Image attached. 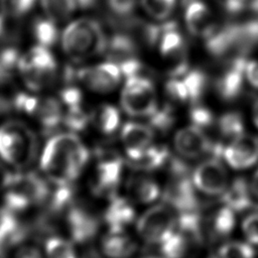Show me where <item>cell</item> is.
<instances>
[{
    "instance_id": "obj_1",
    "label": "cell",
    "mask_w": 258,
    "mask_h": 258,
    "mask_svg": "<svg viewBox=\"0 0 258 258\" xmlns=\"http://www.w3.org/2000/svg\"><path fill=\"white\" fill-rule=\"evenodd\" d=\"M89 157V150L76 134L60 133L44 145L40 167L55 184H69L82 172Z\"/></svg>"
},
{
    "instance_id": "obj_2",
    "label": "cell",
    "mask_w": 258,
    "mask_h": 258,
    "mask_svg": "<svg viewBox=\"0 0 258 258\" xmlns=\"http://www.w3.org/2000/svg\"><path fill=\"white\" fill-rule=\"evenodd\" d=\"M108 39L101 24L83 17L70 22L60 35L64 54L75 62H81L104 53Z\"/></svg>"
},
{
    "instance_id": "obj_3",
    "label": "cell",
    "mask_w": 258,
    "mask_h": 258,
    "mask_svg": "<svg viewBox=\"0 0 258 258\" xmlns=\"http://www.w3.org/2000/svg\"><path fill=\"white\" fill-rule=\"evenodd\" d=\"M37 141L32 130L19 121L0 125V157L15 167H24L34 158Z\"/></svg>"
},
{
    "instance_id": "obj_4",
    "label": "cell",
    "mask_w": 258,
    "mask_h": 258,
    "mask_svg": "<svg viewBox=\"0 0 258 258\" xmlns=\"http://www.w3.org/2000/svg\"><path fill=\"white\" fill-rule=\"evenodd\" d=\"M6 209L11 212L22 211L46 200L49 189L46 182L32 172L14 174L5 189Z\"/></svg>"
},
{
    "instance_id": "obj_5",
    "label": "cell",
    "mask_w": 258,
    "mask_h": 258,
    "mask_svg": "<svg viewBox=\"0 0 258 258\" xmlns=\"http://www.w3.org/2000/svg\"><path fill=\"white\" fill-rule=\"evenodd\" d=\"M121 106L130 116H151L157 109L152 81L149 78H127L121 94Z\"/></svg>"
},
{
    "instance_id": "obj_6",
    "label": "cell",
    "mask_w": 258,
    "mask_h": 258,
    "mask_svg": "<svg viewBox=\"0 0 258 258\" xmlns=\"http://www.w3.org/2000/svg\"><path fill=\"white\" fill-rule=\"evenodd\" d=\"M14 105L17 110L34 118L46 130L53 129L62 121L61 106L54 98L20 93L14 98Z\"/></svg>"
},
{
    "instance_id": "obj_7",
    "label": "cell",
    "mask_w": 258,
    "mask_h": 258,
    "mask_svg": "<svg viewBox=\"0 0 258 258\" xmlns=\"http://www.w3.org/2000/svg\"><path fill=\"white\" fill-rule=\"evenodd\" d=\"M176 218L172 210L164 205H157L147 210L137 222L138 234L149 243L160 244L173 233Z\"/></svg>"
},
{
    "instance_id": "obj_8",
    "label": "cell",
    "mask_w": 258,
    "mask_h": 258,
    "mask_svg": "<svg viewBox=\"0 0 258 258\" xmlns=\"http://www.w3.org/2000/svg\"><path fill=\"white\" fill-rule=\"evenodd\" d=\"M76 78L93 92L109 93L118 86L121 71L116 63L108 61L83 68L77 72Z\"/></svg>"
},
{
    "instance_id": "obj_9",
    "label": "cell",
    "mask_w": 258,
    "mask_h": 258,
    "mask_svg": "<svg viewBox=\"0 0 258 258\" xmlns=\"http://www.w3.org/2000/svg\"><path fill=\"white\" fill-rule=\"evenodd\" d=\"M192 182L197 188L205 194L220 195L228 187L227 171L218 159H209L196 168Z\"/></svg>"
},
{
    "instance_id": "obj_10",
    "label": "cell",
    "mask_w": 258,
    "mask_h": 258,
    "mask_svg": "<svg viewBox=\"0 0 258 258\" xmlns=\"http://www.w3.org/2000/svg\"><path fill=\"white\" fill-rule=\"evenodd\" d=\"M246 56H235L228 60L216 81V89L222 99L232 101L242 92L244 73L246 70Z\"/></svg>"
},
{
    "instance_id": "obj_11",
    "label": "cell",
    "mask_w": 258,
    "mask_h": 258,
    "mask_svg": "<svg viewBox=\"0 0 258 258\" xmlns=\"http://www.w3.org/2000/svg\"><path fill=\"white\" fill-rule=\"evenodd\" d=\"M223 155L228 164L236 169H244L258 161V137L242 134L224 148Z\"/></svg>"
},
{
    "instance_id": "obj_12",
    "label": "cell",
    "mask_w": 258,
    "mask_h": 258,
    "mask_svg": "<svg viewBox=\"0 0 258 258\" xmlns=\"http://www.w3.org/2000/svg\"><path fill=\"white\" fill-rule=\"evenodd\" d=\"M123 168L120 155L112 150L99 153L96 166V186L98 191H112L118 185Z\"/></svg>"
},
{
    "instance_id": "obj_13",
    "label": "cell",
    "mask_w": 258,
    "mask_h": 258,
    "mask_svg": "<svg viewBox=\"0 0 258 258\" xmlns=\"http://www.w3.org/2000/svg\"><path fill=\"white\" fill-rule=\"evenodd\" d=\"M183 5L185 23L191 34L206 39L217 29L210 9L202 0H183Z\"/></svg>"
},
{
    "instance_id": "obj_14",
    "label": "cell",
    "mask_w": 258,
    "mask_h": 258,
    "mask_svg": "<svg viewBox=\"0 0 258 258\" xmlns=\"http://www.w3.org/2000/svg\"><path fill=\"white\" fill-rule=\"evenodd\" d=\"M174 146L179 154L187 158H195L206 153H213L214 144L196 126L183 128L174 136Z\"/></svg>"
},
{
    "instance_id": "obj_15",
    "label": "cell",
    "mask_w": 258,
    "mask_h": 258,
    "mask_svg": "<svg viewBox=\"0 0 258 258\" xmlns=\"http://www.w3.org/2000/svg\"><path fill=\"white\" fill-rule=\"evenodd\" d=\"M152 139L153 131L151 127L140 123L128 122L124 125L121 131V140L128 159L137 157L148 146H150Z\"/></svg>"
},
{
    "instance_id": "obj_16",
    "label": "cell",
    "mask_w": 258,
    "mask_h": 258,
    "mask_svg": "<svg viewBox=\"0 0 258 258\" xmlns=\"http://www.w3.org/2000/svg\"><path fill=\"white\" fill-rule=\"evenodd\" d=\"M56 70L57 64L55 58L53 54L48 50V47L37 44L20 57L19 73H56Z\"/></svg>"
},
{
    "instance_id": "obj_17",
    "label": "cell",
    "mask_w": 258,
    "mask_h": 258,
    "mask_svg": "<svg viewBox=\"0 0 258 258\" xmlns=\"http://www.w3.org/2000/svg\"><path fill=\"white\" fill-rule=\"evenodd\" d=\"M135 212L131 204L122 198H114L105 214L110 232H123L134 219Z\"/></svg>"
},
{
    "instance_id": "obj_18",
    "label": "cell",
    "mask_w": 258,
    "mask_h": 258,
    "mask_svg": "<svg viewBox=\"0 0 258 258\" xmlns=\"http://www.w3.org/2000/svg\"><path fill=\"white\" fill-rule=\"evenodd\" d=\"M105 53L109 61L119 66L136 57L137 45L131 36L118 33L108 40Z\"/></svg>"
},
{
    "instance_id": "obj_19",
    "label": "cell",
    "mask_w": 258,
    "mask_h": 258,
    "mask_svg": "<svg viewBox=\"0 0 258 258\" xmlns=\"http://www.w3.org/2000/svg\"><path fill=\"white\" fill-rule=\"evenodd\" d=\"M68 223L73 238L78 241L88 240L94 235L97 229L96 220L80 208H73L70 211Z\"/></svg>"
},
{
    "instance_id": "obj_20",
    "label": "cell",
    "mask_w": 258,
    "mask_h": 258,
    "mask_svg": "<svg viewBox=\"0 0 258 258\" xmlns=\"http://www.w3.org/2000/svg\"><path fill=\"white\" fill-rule=\"evenodd\" d=\"M102 250L109 258H127L135 251V244L123 232H109L102 241Z\"/></svg>"
},
{
    "instance_id": "obj_21",
    "label": "cell",
    "mask_w": 258,
    "mask_h": 258,
    "mask_svg": "<svg viewBox=\"0 0 258 258\" xmlns=\"http://www.w3.org/2000/svg\"><path fill=\"white\" fill-rule=\"evenodd\" d=\"M168 150L164 146H148L143 152L133 159H128L131 167L138 170H153L167 160Z\"/></svg>"
},
{
    "instance_id": "obj_22",
    "label": "cell",
    "mask_w": 258,
    "mask_h": 258,
    "mask_svg": "<svg viewBox=\"0 0 258 258\" xmlns=\"http://www.w3.org/2000/svg\"><path fill=\"white\" fill-rule=\"evenodd\" d=\"M225 206L233 211H243L252 205L249 187L243 178H237L223 192Z\"/></svg>"
},
{
    "instance_id": "obj_23",
    "label": "cell",
    "mask_w": 258,
    "mask_h": 258,
    "mask_svg": "<svg viewBox=\"0 0 258 258\" xmlns=\"http://www.w3.org/2000/svg\"><path fill=\"white\" fill-rule=\"evenodd\" d=\"M91 121L102 133L112 134L119 126L120 114L114 106L103 104L94 110Z\"/></svg>"
},
{
    "instance_id": "obj_24",
    "label": "cell",
    "mask_w": 258,
    "mask_h": 258,
    "mask_svg": "<svg viewBox=\"0 0 258 258\" xmlns=\"http://www.w3.org/2000/svg\"><path fill=\"white\" fill-rule=\"evenodd\" d=\"M128 190L131 197L140 203H151L159 196L158 184L149 177L136 176L128 182Z\"/></svg>"
},
{
    "instance_id": "obj_25",
    "label": "cell",
    "mask_w": 258,
    "mask_h": 258,
    "mask_svg": "<svg viewBox=\"0 0 258 258\" xmlns=\"http://www.w3.org/2000/svg\"><path fill=\"white\" fill-rule=\"evenodd\" d=\"M42 11L55 23L68 20L79 6L77 0H39Z\"/></svg>"
},
{
    "instance_id": "obj_26",
    "label": "cell",
    "mask_w": 258,
    "mask_h": 258,
    "mask_svg": "<svg viewBox=\"0 0 258 258\" xmlns=\"http://www.w3.org/2000/svg\"><path fill=\"white\" fill-rule=\"evenodd\" d=\"M32 33L38 44L45 47L53 45L58 38L56 23L47 17L38 18L33 22Z\"/></svg>"
},
{
    "instance_id": "obj_27",
    "label": "cell",
    "mask_w": 258,
    "mask_h": 258,
    "mask_svg": "<svg viewBox=\"0 0 258 258\" xmlns=\"http://www.w3.org/2000/svg\"><path fill=\"white\" fill-rule=\"evenodd\" d=\"M182 81L187 90L188 101L197 103L205 93L208 83L207 76L201 70H191L186 72Z\"/></svg>"
},
{
    "instance_id": "obj_28",
    "label": "cell",
    "mask_w": 258,
    "mask_h": 258,
    "mask_svg": "<svg viewBox=\"0 0 258 258\" xmlns=\"http://www.w3.org/2000/svg\"><path fill=\"white\" fill-rule=\"evenodd\" d=\"M45 258H78L77 252L68 240L60 237H50L44 245Z\"/></svg>"
},
{
    "instance_id": "obj_29",
    "label": "cell",
    "mask_w": 258,
    "mask_h": 258,
    "mask_svg": "<svg viewBox=\"0 0 258 258\" xmlns=\"http://www.w3.org/2000/svg\"><path fill=\"white\" fill-rule=\"evenodd\" d=\"M21 55L13 47L4 48L0 51V82L9 81L16 72H19Z\"/></svg>"
},
{
    "instance_id": "obj_30",
    "label": "cell",
    "mask_w": 258,
    "mask_h": 258,
    "mask_svg": "<svg viewBox=\"0 0 258 258\" xmlns=\"http://www.w3.org/2000/svg\"><path fill=\"white\" fill-rule=\"evenodd\" d=\"M220 133L228 138H237L243 134L244 123L242 116L237 112L224 114L219 120Z\"/></svg>"
},
{
    "instance_id": "obj_31",
    "label": "cell",
    "mask_w": 258,
    "mask_h": 258,
    "mask_svg": "<svg viewBox=\"0 0 258 258\" xmlns=\"http://www.w3.org/2000/svg\"><path fill=\"white\" fill-rule=\"evenodd\" d=\"M186 249V240L181 233H172L160 243L164 258H181Z\"/></svg>"
},
{
    "instance_id": "obj_32",
    "label": "cell",
    "mask_w": 258,
    "mask_h": 258,
    "mask_svg": "<svg viewBox=\"0 0 258 258\" xmlns=\"http://www.w3.org/2000/svg\"><path fill=\"white\" fill-rule=\"evenodd\" d=\"M35 2L36 0H0V12L10 18L18 19L27 14Z\"/></svg>"
},
{
    "instance_id": "obj_33",
    "label": "cell",
    "mask_w": 258,
    "mask_h": 258,
    "mask_svg": "<svg viewBox=\"0 0 258 258\" xmlns=\"http://www.w3.org/2000/svg\"><path fill=\"white\" fill-rule=\"evenodd\" d=\"M62 121L71 130L81 131L86 128L91 121V115L83 109V106L68 108L67 113L62 117Z\"/></svg>"
},
{
    "instance_id": "obj_34",
    "label": "cell",
    "mask_w": 258,
    "mask_h": 258,
    "mask_svg": "<svg viewBox=\"0 0 258 258\" xmlns=\"http://www.w3.org/2000/svg\"><path fill=\"white\" fill-rule=\"evenodd\" d=\"M234 212L231 208L225 206L217 213L214 219V230L218 235L227 236L233 231L236 223Z\"/></svg>"
},
{
    "instance_id": "obj_35",
    "label": "cell",
    "mask_w": 258,
    "mask_h": 258,
    "mask_svg": "<svg viewBox=\"0 0 258 258\" xmlns=\"http://www.w3.org/2000/svg\"><path fill=\"white\" fill-rule=\"evenodd\" d=\"M174 119L172 108L169 105H164L160 109H156V111L150 116L149 122L151 127L161 132H165L171 128L174 123Z\"/></svg>"
},
{
    "instance_id": "obj_36",
    "label": "cell",
    "mask_w": 258,
    "mask_h": 258,
    "mask_svg": "<svg viewBox=\"0 0 258 258\" xmlns=\"http://www.w3.org/2000/svg\"><path fill=\"white\" fill-rule=\"evenodd\" d=\"M141 4L151 17L158 20L168 17L174 7V3L168 0H141Z\"/></svg>"
},
{
    "instance_id": "obj_37",
    "label": "cell",
    "mask_w": 258,
    "mask_h": 258,
    "mask_svg": "<svg viewBox=\"0 0 258 258\" xmlns=\"http://www.w3.org/2000/svg\"><path fill=\"white\" fill-rule=\"evenodd\" d=\"M220 258H254V251L248 244L230 242L223 245L219 251Z\"/></svg>"
},
{
    "instance_id": "obj_38",
    "label": "cell",
    "mask_w": 258,
    "mask_h": 258,
    "mask_svg": "<svg viewBox=\"0 0 258 258\" xmlns=\"http://www.w3.org/2000/svg\"><path fill=\"white\" fill-rule=\"evenodd\" d=\"M189 118L194 126L200 129L210 127L214 123V115L212 111L202 106L194 107L189 112Z\"/></svg>"
},
{
    "instance_id": "obj_39",
    "label": "cell",
    "mask_w": 258,
    "mask_h": 258,
    "mask_svg": "<svg viewBox=\"0 0 258 258\" xmlns=\"http://www.w3.org/2000/svg\"><path fill=\"white\" fill-rule=\"evenodd\" d=\"M165 90L167 95L174 101H188V94L183 81H180L176 78H171L166 82Z\"/></svg>"
},
{
    "instance_id": "obj_40",
    "label": "cell",
    "mask_w": 258,
    "mask_h": 258,
    "mask_svg": "<svg viewBox=\"0 0 258 258\" xmlns=\"http://www.w3.org/2000/svg\"><path fill=\"white\" fill-rule=\"evenodd\" d=\"M106 3L110 11L119 18L130 15L136 6V0H106Z\"/></svg>"
},
{
    "instance_id": "obj_41",
    "label": "cell",
    "mask_w": 258,
    "mask_h": 258,
    "mask_svg": "<svg viewBox=\"0 0 258 258\" xmlns=\"http://www.w3.org/2000/svg\"><path fill=\"white\" fill-rule=\"evenodd\" d=\"M60 99L61 102L68 108H74L82 106L83 104V95L80 89L74 86H70L63 88L60 92Z\"/></svg>"
},
{
    "instance_id": "obj_42",
    "label": "cell",
    "mask_w": 258,
    "mask_h": 258,
    "mask_svg": "<svg viewBox=\"0 0 258 258\" xmlns=\"http://www.w3.org/2000/svg\"><path fill=\"white\" fill-rule=\"evenodd\" d=\"M245 237L251 244L258 245V214H251L245 218L242 224Z\"/></svg>"
},
{
    "instance_id": "obj_43",
    "label": "cell",
    "mask_w": 258,
    "mask_h": 258,
    "mask_svg": "<svg viewBox=\"0 0 258 258\" xmlns=\"http://www.w3.org/2000/svg\"><path fill=\"white\" fill-rule=\"evenodd\" d=\"M245 72H246V76H247L249 83L254 88L258 89V61L251 60V61L247 62Z\"/></svg>"
},
{
    "instance_id": "obj_44",
    "label": "cell",
    "mask_w": 258,
    "mask_h": 258,
    "mask_svg": "<svg viewBox=\"0 0 258 258\" xmlns=\"http://www.w3.org/2000/svg\"><path fill=\"white\" fill-rule=\"evenodd\" d=\"M223 6L230 14H238L247 7L243 0H224Z\"/></svg>"
},
{
    "instance_id": "obj_45",
    "label": "cell",
    "mask_w": 258,
    "mask_h": 258,
    "mask_svg": "<svg viewBox=\"0 0 258 258\" xmlns=\"http://www.w3.org/2000/svg\"><path fill=\"white\" fill-rule=\"evenodd\" d=\"M14 258H42V256L35 247L25 246L17 251Z\"/></svg>"
},
{
    "instance_id": "obj_46",
    "label": "cell",
    "mask_w": 258,
    "mask_h": 258,
    "mask_svg": "<svg viewBox=\"0 0 258 258\" xmlns=\"http://www.w3.org/2000/svg\"><path fill=\"white\" fill-rule=\"evenodd\" d=\"M14 174L2 163H0V190L6 189L11 182Z\"/></svg>"
},
{
    "instance_id": "obj_47",
    "label": "cell",
    "mask_w": 258,
    "mask_h": 258,
    "mask_svg": "<svg viewBox=\"0 0 258 258\" xmlns=\"http://www.w3.org/2000/svg\"><path fill=\"white\" fill-rule=\"evenodd\" d=\"M251 191L258 198V169L254 173L251 181Z\"/></svg>"
},
{
    "instance_id": "obj_48",
    "label": "cell",
    "mask_w": 258,
    "mask_h": 258,
    "mask_svg": "<svg viewBox=\"0 0 258 258\" xmlns=\"http://www.w3.org/2000/svg\"><path fill=\"white\" fill-rule=\"evenodd\" d=\"M96 0H77V3L79 6L83 7V8H88L91 7L95 4Z\"/></svg>"
},
{
    "instance_id": "obj_49",
    "label": "cell",
    "mask_w": 258,
    "mask_h": 258,
    "mask_svg": "<svg viewBox=\"0 0 258 258\" xmlns=\"http://www.w3.org/2000/svg\"><path fill=\"white\" fill-rule=\"evenodd\" d=\"M253 119L255 125L258 127V100L255 102L253 107Z\"/></svg>"
},
{
    "instance_id": "obj_50",
    "label": "cell",
    "mask_w": 258,
    "mask_h": 258,
    "mask_svg": "<svg viewBox=\"0 0 258 258\" xmlns=\"http://www.w3.org/2000/svg\"><path fill=\"white\" fill-rule=\"evenodd\" d=\"M253 12L258 13V0H251L247 5Z\"/></svg>"
},
{
    "instance_id": "obj_51",
    "label": "cell",
    "mask_w": 258,
    "mask_h": 258,
    "mask_svg": "<svg viewBox=\"0 0 258 258\" xmlns=\"http://www.w3.org/2000/svg\"><path fill=\"white\" fill-rule=\"evenodd\" d=\"M5 109V104H4V102L0 99V112L2 111V110H4Z\"/></svg>"
},
{
    "instance_id": "obj_52",
    "label": "cell",
    "mask_w": 258,
    "mask_h": 258,
    "mask_svg": "<svg viewBox=\"0 0 258 258\" xmlns=\"http://www.w3.org/2000/svg\"><path fill=\"white\" fill-rule=\"evenodd\" d=\"M210 258H220V257H216V256H213V257H210Z\"/></svg>"
},
{
    "instance_id": "obj_53",
    "label": "cell",
    "mask_w": 258,
    "mask_h": 258,
    "mask_svg": "<svg viewBox=\"0 0 258 258\" xmlns=\"http://www.w3.org/2000/svg\"><path fill=\"white\" fill-rule=\"evenodd\" d=\"M147 258H155V257H147Z\"/></svg>"
}]
</instances>
